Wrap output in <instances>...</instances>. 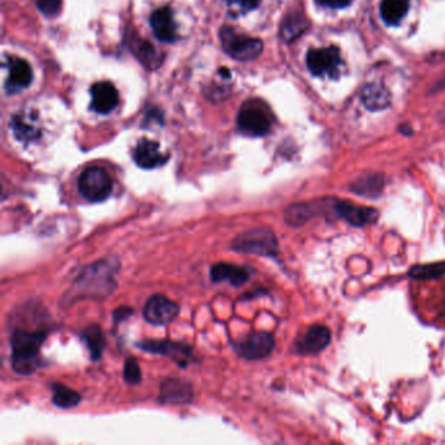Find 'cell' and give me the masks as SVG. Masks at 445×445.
Wrapping results in <instances>:
<instances>
[{"instance_id": "cell-23", "label": "cell", "mask_w": 445, "mask_h": 445, "mask_svg": "<svg viewBox=\"0 0 445 445\" xmlns=\"http://www.w3.org/2000/svg\"><path fill=\"white\" fill-rule=\"evenodd\" d=\"M80 337H81L82 342H85L87 350H89V354H90V358L93 362H98L100 359L102 358L106 341H104V332L100 326H97V324L87 326V328H84L81 331Z\"/></svg>"}, {"instance_id": "cell-33", "label": "cell", "mask_w": 445, "mask_h": 445, "mask_svg": "<svg viewBox=\"0 0 445 445\" xmlns=\"http://www.w3.org/2000/svg\"><path fill=\"white\" fill-rule=\"evenodd\" d=\"M132 315V310L131 309H124V307H120L117 311H114V323L118 324L120 321L126 320L128 316Z\"/></svg>"}, {"instance_id": "cell-18", "label": "cell", "mask_w": 445, "mask_h": 445, "mask_svg": "<svg viewBox=\"0 0 445 445\" xmlns=\"http://www.w3.org/2000/svg\"><path fill=\"white\" fill-rule=\"evenodd\" d=\"M92 107L98 114H109L119 104V95L117 87L109 81L96 82L92 89Z\"/></svg>"}, {"instance_id": "cell-10", "label": "cell", "mask_w": 445, "mask_h": 445, "mask_svg": "<svg viewBox=\"0 0 445 445\" xmlns=\"http://www.w3.org/2000/svg\"><path fill=\"white\" fill-rule=\"evenodd\" d=\"M333 215L336 218L349 223L354 227H365L377 222L380 213L377 209L360 207L348 200L334 199Z\"/></svg>"}, {"instance_id": "cell-28", "label": "cell", "mask_w": 445, "mask_h": 445, "mask_svg": "<svg viewBox=\"0 0 445 445\" xmlns=\"http://www.w3.org/2000/svg\"><path fill=\"white\" fill-rule=\"evenodd\" d=\"M407 276L410 279H418V281H429V279H436L445 276V260L444 262H429V264H419L413 265L409 271Z\"/></svg>"}, {"instance_id": "cell-21", "label": "cell", "mask_w": 445, "mask_h": 445, "mask_svg": "<svg viewBox=\"0 0 445 445\" xmlns=\"http://www.w3.org/2000/svg\"><path fill=\"white\" fill-rule=\"evenodd\" d=\"M11 127L14 134L20 141H34L41 135V129L37 126V114L36 112H20L14 117Z\"/></svg>"}, {"instance_id": "cell-11", "label": "cell", "mask_w": 445, "mask_h": 445, "mask_svg": "<svg viewBox=\"0 0 445 445\" xmlns=\"http://www.w3.org/2000/svg\"><path fill=\"white\" fill-rule=\"evenodd\" d=\"M137 348L143 351L168 357L179 367L187 366L192 357V348L186 342L171 340H143L137 343Z\"/></svg>"}, {"instance_id": "cell-14", "label": "cell", "mask_w": 445, "mask_h": 445, "mask_svg": "<svg viewBox=\"0 0 445 445\" xmlns=\"http://www.w3.org/2000/svg\"><path fill=\"white\" fill-rule=\"evenodd\" d=\"M193 398V388L191 382L179 379L168 377L161 384L159 402L167 405H187Z\"/></svg>"}, {"instance_id": "cell-22", "label": "cell", "mask_w": 445, "mask_h": 445, "mask_svg": "<svg viewBox=\"0 0 445 445\" xmlns=\"http://www.w3.org/2000/svg\"><path fill=\"white\" fill-rule=\"evenodd\" d=\"M385 187V178L382 174H367L359 176L353 183H350L349 190L367 199H377L382 196Z\"/></svg>"}, {"instance_id": "cell-29", "label": "cell", "mask_w": 445, "mask_h": 445, "mask_svg": "<svg viewBox=\"0 0 445 445\" xmlns=\"http://www.w3.org/2000/svg\"><path fill=\"white\" fill-rule=\"evenodd\" d=\"M123 377L131 385H135V384L141 382L143 374H141V368H140L137 359L132 358V357L126 359L124 368H123Z\"/></svg>"}, {"instance_id": "cell-3", "label": "cell", "mask_w": 445, "mask_h": 445, "mask_svg": "<svg viewBox=\"0 0 445 445\" xmlns=\"http://www.w3.org/2000/svg\"><path fill=\"white\" fill-rule=\"evenodd\" d=\"M230 248L235 252L265 257H277L279 254V239L268 227H254L245 231L231 242Z\"/></svg>"}, {"instance_id": "cell-16", "label": "cell", "mask_w": 445, "mask_h": 445, "mask_svg": "<svg viewBox=\"0 0 445 445\" xmlns=\"http://www.w3.org/2000/svg\"><path fill=\"white\" fill-rule=\"evenodd\" d=\"M134 161L137 166L151 170L163 166L168 161V154H163L161 151L159 143L148 139H141L134 151Z\"/></svg>"}, {"instance_id": "cell-17", "label": "cell", "mask_w": 445, "mask_h": 445, "mask_svg": "<svg viewBox=\"0 0 445 445\" xmlns=\"http://www.w3.org/2000/svg\"><path fill=\"white\" fill-rule=\"evenodd\" d=\"M251 279V271L230 262H217L210 268V279L218 282H229L232 286H243Z\"/></svg>"}, {"instance_id": "cell-19", "label": "cell", "mask_w": 445, "mask_h": 445, "mask_svg": "<svg viewBox=\"0 0 445 445\" xmlns=\"http://www.w3.org/2000/svg\"><path fill=\"white\" fill-rule=\"evenodd\" d=\"M151 26L161 42L171 43L176 41V26L170 7H162L154 11L151 16Z\"/></svg>"}, {"instance_id": "cell-20", "label": "cell", "mask_w": 445, "mask_h": 445, "mask_svg": "<svg viewBox=\"0 0 445 445\" xmlns=\"http://www.w3.org/2000/svg\"><path fill=\"white\" fill-rule=\"evenodd\" d=\"M360 101L371 112H382L388 109L392 102L390 90L380 82H371L360 92Z\"/></svg>"}, {"instance_id": "cell-24", "label": "cell", "mask_w": 445, "mask_h": 445, "mask_svg": "<svg viewBox=\"0 0 445 445\" xmlns=\"http://www.w3.org/2000/svg\"><path fill=\"white\" fill-rule=\"evenodd\" d=\"M309 29V20L299 12L289 14L281 24V38L290 43Z\"/></svg>"}, {"instance_id": "cell-1", "label": "cell", "mask_w": 445, "mask_h": 445, "mask_svg": "<svg viewBox=\"0 0 445 445\" xmlns=\"http://www.w3.org/2000/svg\"><path fill=\"white\" fill-rule=\"evenodd\" d=\"M119 260L106 257L82 268L72 285L65 301L104 299L117 289L115 276L119 272Z\"/></svg>"}, {"instance_id": "cell-15", "label": "cell", "mask_w": 445, "mask_h": 445, "mask_svg": "<svg viewBox=\"0 0 445 445\" xmlns=\"http://www.w3.org/2000/svg\"><path fill=\"white\" fill-rule=\"evenodd\" d=\"M9 79L6 81V89L9 95H15L26 89L32 84L33 71L29 63L16 56L9 58Z\"/></svg>"}, {"instance_id": "cell-27", "label": "cell", "mask_w": 445, "mask_h": 445, "mask_svg": "<svg viewBox=\"0 0 445 445\" xmlns=\"http://www.w3.org/2000/svg\"><path fill=\"white\" fill-rule=\"evenodd\" d=\"M51 390H53V404L56 407L60 409H71L80 404L81 396L76 390H71L70 387L60 384V382H54L51 384Z\"/></svg>"}, {"instance_id": "cell-30", "label": "cell", "mask_w": 445, "mask_h": 445, "mask_svg": "<svg viewBox=\"0 0 445 445\" xmlns=\"http://www.w3.org/2000/svg\"><path fill=\"white\" fill-rule=\"evenodd\" d=\"M37 7L46 16H55L62 9V0H36Z\"/></svg>"}, {"instance_id": "cell-5", "label": "cell", "mask_w": 445, "mask_h": 445, "mask_svg": "<svg viewBox=\"0 0 445 445\" xmlns=\"http://www.w3.org/2000/svg\"><path fill=\"white\" fill-rule=\"evenodd\" d=\"M222 48L227 55L235 60L248 62L262 53V41L245 34H238L230 26H223L220 32Z\"/></svg>"}, {"instance_id": "cell-9", "label": "cell", "mask_w": 445, "mask_h": 445, "mask_svg": "<svg viewBox=\"0 0 445 445\" xmlns=\"http://www.w3.org/2000/svg\"><path fill=\"white\" fill-rule=\"evenodd\" d=\"M333 201L334 199H320L291 204L284 213L285 222L291 227H302L313 218L328 215V210L333 207Z\"/></svg>"}, {"instance_id": "cell-4", "label": "cell", "mask_w": 445, "mask_h": 445, "mask_svg": "<svg viewBox=\"0 0 445 445\" xmlns=\"http://www.w3.org/2000/svg\"><path fill=\"white\" fill-rule=\"evenodd\" d=\"M80 195L87 203H102L112 195V179L102 167L92 166L85 168L77 181Z\"/></svg>"}, {"instance_id": "cell-12", "label": "cell", "mask_w": 445, "mask_h": 445, "mask_svg": "<svg viewBox=\"0 0 445 445\" xmlns=\"http://www.w3.org/2000/svg\"><path fill=\"white\" fill-rule=\"evenodd\" d=\"M144 318L153 326H166L179 315V306L165 295H153L144 306Z\"/></svg>"}, {"instance_id": "cell-2", "label": "cell", "mask_w": 445, "mask_h": 445, "mask_svg": "<svg viewBox=\"0 0 445 445\" xmlns=\"http://www.w3.org/2000/svg\"><path fill=\"white\" fill-rule=\"evenodd\" d=\"M48 338L46 331L16 329L11 336V362L18 375H32L43 366L41 348Z\"/></svg>"}, {"instance_id": "cell-8", "label": "cell", "mask_w": 445, "mask_h": 445, "mask_svg": "<svg viewBox=\"0 0 445 445\" xmlns=\"http://www.w3.org/2000/svg\"><path fill=\"white\" fill-rule=\"evenodd\" d=\"M238 127L245 135L262 137L271 131L272 122L269 114L254 102L243 104L238 114Z\"/></svg>"}, {"instance_id": "cell-25", "label": "cell", "mask_w": 445, "mask_h": 445, "mask_svg": "<svg viewBox=\"0 0 445 445\" xmlns=\"http://www.w3.org/2000/svg\"><path fill=\"white\" fill-rule=\"evenodd\" d=\"M131 48L134 50L137 59L148 70H154L161 65V59L156 48H153L148 41L141 40L140 37L134 36L131 40Z\"/></svg>"}, {"instance_id": "cell-34", "label": "cell", "mask_w": 445, "mask_h": 445, "mask_svg": "<svg viewBox=\"0 0 445 445\" xmlns=\"http://www.w3.org/2000/svg\"><path fill=\"white\" fill-rule=\"evenodd\" d=\"M220 72L222 73L221 76H222L223 79H230L231 73L230 71L227 70V68H221V70H220Z\"/></svg>"}, {"instance_id": "cell-32", "label": "cell", "mask_w": 445, "mask_h": 445, "mask_svg": "<svg viewBox=\"0 0 445 445\" xmlns=\"http://www.w3.org/2000/svg\"><path fill=\"white\" fill-rule=\"evenodd\" d=\"M353 0H318L320 6H324V7H329V9H341L349 7Z\"/></svg>"}, {"instance_id": "cell-26", "label": "cell", "mask_w": 445, "mask_h": 445, "mask_svg": "<svg viewBox=\"0 0 445 445\" xmlns=\"http://www.w3.org/2000/svg\"><path fill=\"white\" fill-rule=\"evenodd\" d=\"M410 0H382L380 6L382 20L387 25H398L407 15Z\"/></svg>"}, {"instance_id": "cell-7", "label": "cell", "mask_w": 445, "mask_h": 445, "mask_svg": "<svg viewBox=\"0 0 445 445\" xmlns=\"http://www.w3.org/2000/svg\"><path fill=\"white\" fill-rule=\"evenodd\" d=\"M307 67L312 75L318 77H337L342 60L340 50L336 46L312 48L307 53Z\"/></svg>"}, {"instance_id": "cell-13", "label": "cell", "mask_w": 445, "mask_h": 445, "mask_svg": "<svg viewBox=\"0 0 445 445\" xmlns=\"http://www.w3.org/2000/svg\"><path fill=\"white\" fill-rule=\"evenodd\" d=\"M332 340V332L323 324L311 326L306 333L294 343V351L299 355H315L326 349Z\"/></svg>"}, {"instance_id": "cell-31", "label": "cell", "mask_w": 445, "mask_h": 445, "mask_svg": "<svg viewBox=\"0 0 445 445\" xmlns=\"http://www.w3.org/2000/svg\"><path fill=\"white\" fill-rule=\"evenodd\" d=\"M229 6H238L242 11H254L262 3V0H226Z\"/></svg>"}, {"instance_id": "cell-6", "label": "cell", "mask_w": 445, "mask_h": 445, "mask_svg": "<svg viewBox=\"0 0 445 445\" xmlns=\"http://www.w3.org/2000/svg\"><path fill=\"white\" fill-rule=\"evenodd\" d=\"M274 346V336L269 332H254L239 341L232 342L234 351L246 360L265 359L271 355Z\"/></svg>"}, {"instance_id": "cell-35", "label": "cell", "mask_w": 445, "mask_h": 445, "mask_svg": "<svg viewBox=\"0 0 445 445\" xmlns=\"http://www.w3.org/2000/svg\"><path fill=\"white\" fill-rule=\"evenodd\" d=\"M443 312H444V316H445V298H444V301H443Z\"/></svg>"}]
</instances>
